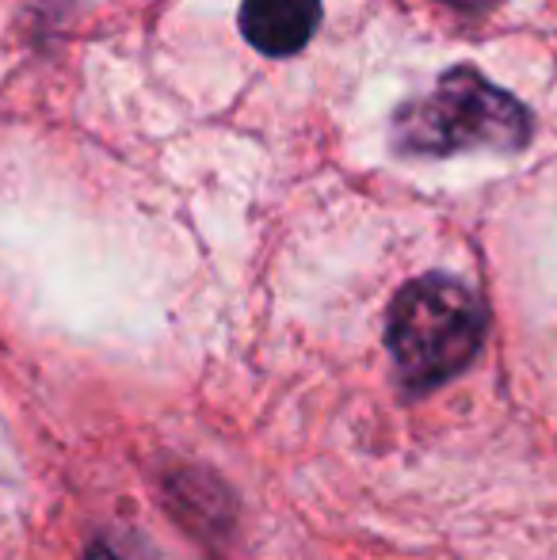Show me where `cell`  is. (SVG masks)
<instances>
[{
	"label": "cell",
	"instance_id": "3",
	"mask_svg": "<svg viewBox=\"0 0 557 560\" xmlns=\"http://www.w3.org/2000/svg\"><path fill=\"white\" fill-rule=\"evenodd\" d=\"M321 23V0H245L241 31L260 54L290 58L313 38Z\"/></svg>",
	"mask_w": 557,
	"mask_h": 560
},
{
	"label": "cell",
	"instance_id": "5",
	"mask_svg": "<svg viewBox=\"0 0 557 560\" xmlns=\"http://www.w3.org/2000/svg\"><path fill=\"white\" fill-rule=\"evenodd\" d=\"M84 560H119V557H115L112 549L104 546V541H96V546L89 549V557H84Z\"/></svg>",
	"mask_w": 557,
	"mask_h": 560
},
{
	"label": "cell",
	"instance_id": "2",
	"mask_svg": "<svg viewBox=\"0 0 557 560\" xmlns=\"http://www.w3.org/2000/svg\"><path fill=\"white\" fill-rule=\"evenodd\" d=\"M531 115L515 96L489 84L474 69H451L423 100L394 118V145L417 156H451L466 149H523Z\"/></svg>",
	"mask_w": 557,
	"mask_h": 560
},
{
	"label": "cell",
	"instance_id": "4",
	"mask_svg": "<svg viewBox=\"0 0 557 560\" xmlns=\"http://www.w3.org/2000/svg\"><path fill=\"white\" fill-rule=\"evenodd\" d=\"M443 4L459 8V12H489V8H497L500 0H443Z\"/></svg>",
	"mask_w": 557,
	"mask_h": 560
},
{
	"label": "cell",
	"instance_id": "1",
	"mask_svg": "<svg viewBox=\"0 0 557 560\" xmlns=\"http://www.w3.org/2000/svg\"><path fill=\"white\" fill-rule=\"evenodd\" d=\"M485 339V310L474 290L446 275H423L394 298L386 343L413 393L436 389L474 362Z\"/></svg>",
	"mask_w": 557,
	"mask_h": 560
}]
</instances>
